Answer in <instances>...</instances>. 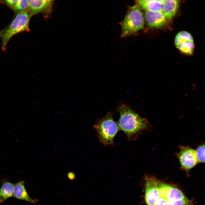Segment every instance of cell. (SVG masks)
Returning <instances> with one entry per match:
<instances>
[{"label": "cell", "instance_id": "cell-4", "mask_svg": "<svg viewBox=\"0 0 205 205\" xmlns=\"http://www.w3.org/2000/svg\"><path fill=\"white\" fill-rule=\"evenodd\" d=\"M145 17L141 8L136 4L129 9L122 23L121 36L134 34L144 28Z\"/></svg>", "mask_w": 205, "mask_h": 205}, {"label": "cell", "instance_id": "cell-7", "mask_svg": "<svg viewBox=\"0 0 205 205\" xmlns=\"http://www.w3.org/2000/svg\"><path fill=\"white\" fill-rule=\"evenodd\" d=\"M157 179L153 176L145 175V199L147 205H154L159 196Z\"/></svg>", "mask_w": 205, "mask_h": 205}, {"label": "cell", "instance_id": "cell-9", "mask_svg": "<svg viewBox=\"0 0 205 205\" xmlns=\"http://www.w3.org/2000/svg\"><path fill=\"white\" fill-rule=\"evenodd\" d=\"M145 19L148 25L151 27L160 28L167 23V19L162 12H153L145 11Z\"/></svg>", "mask_w": 205, "mask_h": 205}, {"label": "cell", "instance_id": "cell-8", "mask_svg": "<svg viewBox=\"0 0 205 205\" xmlns=\"http://www.w3.org/2000/svg\"><path fill=\"white\" fill-rule=\"evenodd\" d=\"M28 1V7L27 10L31 17L38 13H42L46 17L49 16L52 13L54 0H32Z\"/></svg>", "mask_w": 205, "mask_h": 205}, {"label": "cell", "instance_id": "cell-11", "mask_svg": "<svg viewBox=\"0 0 205 205\" xmlns=\"http://www.w3.org/2000/svg\"><path fill=\"white\" fill-rule=\"evenodd\" d=\"M179 5L178 0H165L163 4L162 12L167 20H171L174 17L177 12Z\"/></svg>", "mask_w": 205, "mask_h": 205}, {"label": "cell", "instance_id": "cell-13", "mask_svg": "<svg viewBox=\"0 0 205 205\" xmlns=\"http://www.w3.org/2000/svg\"><path fill=\"white\" fill-rule=\"evenodd\" d=\"M14 185V184L8 181L3 183L0 188V203L13 196Z\"/></svg>", "mask_w": 205, "mask_h": 205}, {"label": "cell", "instance_id": "cell-6", "mask_svg": "<svg viewBox=\"0 0 205 205\" xmlns=\"http://www.w3.org/2000/svg\"><path fill=\"white\" fill-rule=\"evenodd\" d=\"M174 43L176 48L183 54L188 56L193 54L195 45L190 33L186 31L179 32L175 36Z\"/></svg>", "mask_w": 205, "mask_h": 205}, {"label": "cell", "instance_id": "cell-3", "mask_svg": "<svg viewBox=\"0 0 205 205\" xmlns=\"http://www.w3.org/2000/svg\"><path fill=\"white\" fill-rule=\"evenodd\" d=\"M94 128L101 143L105 146L114 145V138L120 130L118 123L113 119L111 112L99 120Z\"/></svg>", "mask_w": 205, "mask_h": 205}, {"label": "cell", "instance_id": "cell-10", "mask_svg": "<svg viewBox=\"0 0 205 205\" xmlns=\"http://www.w3.org/2000/svg\"><path fill=\"white\" fill-rule=\"evenodd\" d=\"M13 196L19 199L23 200L36 204L38 200L32 199L28 194L25 188L24 183L21 181L14 184L13 191Z\"/></svg>", "mask_w": 205, "mask_h": 205}, {"label": "cell", "instance_id": "cell-16", "mask_svg": "<svg viewBox=\"0 0 205 205\" xmlns=\"http://www.w3.org/2000/svg\"><path fill=\"white\" fill-rule=\"evenodd\" d=\"M196 151L198 163H205V143L198 146Z\"/></svg>", "mask_w": 205, "mask_h": 205}, {"label": "cell", "instance_id": "cell-17", "mask_svg": "<svg viewBox=\"0 0 205 205\" xmlns=\"http://www.w3.org/2000/svg\"><path fill=\"white\" fill-rule=\"evenodd\" d=\"M17 1V0H0V3L5 5L12 9Z\"/></svg>", "mask_w": 205, "mask_h": 205}, {"label": "cell", "instance_id": "cell-2", "mask_svg": "<svg viewBox=\"0 0 205 205\" xmlns=\"http://www.w3.org/2000/svg\"><path fill=\"white\" fill-rule=\"evenodd\" d=\"M31 17L27 10L16 13L1 37V48L3 51L6 50L8 42L15 35L21 32L30 31L29 24Z\"/></svg>", "mask_w": 205, "mask_h": 205}, {"label": "cell", "instance_id": "cell-1", "mask_svg": "<svg viewBox=\"0 0 205 205\" xmlns=\"http://www.w3.org/2000/svg\"><path fill=\"white\" fill-rule=\"evenodd\" d=\"M117 111L120 115L118 122L120 130L125 133L129 140H135L143 131L152 130L146 119L141 117L127 105H121Z\"/></svg>", "mask_w": 205, "mask_h": 205}, {"label": "cell", "instance_id": "cell-15", "mask_svg": "<svg viewBox=\"0 0 205 205\" xmlns=\"http://www.w3.org/2000/svg\"><path fill=\"white\" fill-rule=\"evenodd\" d=\"M28 7V1L26 0H18L13 10L16 13L27 10Z\"/></svg>", "mask_w": 205, "mask_h": 205}, {"label": "cell", "instance_id": "cell-19", "mask_svg": "<svg viewBox=\"0 0 205 205\" xmlns=\"http://www.w3.org/2000/svg\"><path fill=\"white\" fill-rule=\"evenodd\" d=\"M6 28V27L5 28L1 30L0 31V37H1V36L2 34H3V33L4 32Z\"/></svg>", "mask_w": 205, "mask_h": 205}, {"label": "cell", "instance_id": "cell-5", "mask_svg": "<svg viewBox=\"0 0 205 205\" xmlns=\"http://www.w3.org/2000/svg\"><path fill=\"white\" fill-rule=\"evenodd\" d=\"M179 151L175 153L178 158L181 168L188 174L198 163L196 150L189 146L179 145Z\"/></svg>", "mask_w": 205, "mask_h": 205}, {"label": "cell", "instance_id": "cell-12", "mask_svg": "<svg viewBox=\"0 0 205 205\" xmlns=\"http://www.w3.org/2000/svg\"><path fill=\"white\" fill-rule=\"evenodd\" d=\"M136 4L146 11L153 12H162L163 4L160 0H139Z\"/></svg>", "mask_w": 205, "mask_h": 205}, {"label": "cell", "instance_id": "cell-18", "mask_svg": "<svg viewBox=\"0 0 205 205\" xmlns=\"http://www.w3.org/2000/svg\"><path fill=\"white\" fill-rule=\"evenodd\" d=\"M68 177L70 179L72 180L74 178L75 176L73 173H71L68 174Z\"/></svg>", "mask_w": 205, "mask_h": 205}, {"label": "cell", "instance_id": "cell-14", "mask_svg": "<svg viewBox=\"0 0 205 205\" xmlns=\"http://www.w3.org/2000/svg\"><path fill=\"white\" fill-rule=\"evenodd\" d=\"M184 193L177 188L171 186L167 196L168 200L172 204L175 201L186 198Z\"/></svg>", "mask_w": 205, "mask_h": 205}]
</instances>
